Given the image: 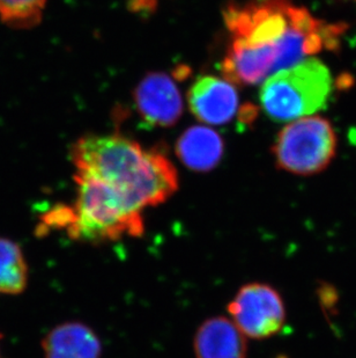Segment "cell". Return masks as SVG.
<instances>
[{"mask_svg": "<svg viewBox=\"0 0 356 358\" xmlns=\"http://www.w3.org/2000/svg\"><path fill=\"white\" fill-rule=\"evenodd\" d=\"M232 42L222 71L235 84L255 85L333 49L343 28L315 19L290 0H249L225 7Z\"/></svg>", "mask_w": 356, "mask_h": 358, "instance_id": "cell-1", "label": "cell"}, {"mask_svg": "<svg viewBox=\"0 0 356 358\" xmlns=\"http://www.w3.org/2000/svg\"><path fill=\"white\" fill-rule=\"evenodd\" d=\"M71 157L75 173L107 183L142 213L178 189L177 172L165 155L121 136H86L74 144Z\"/></svg>", "mask_w": 356, "mask_h": 358, "instance_id": "cell-2", "label": "cell"}, {"mask_svg": "<svg viewBox=\"0 0 356 358\" xmlns=\"http://www.w3.org/2000/svg\"><path fill=\"white\" fill-rule=\"evenodd\" d=\"M74 180L77 199L73 204L56 206L47 213L44 224L63 229L71 239L93 245L142 237V210L100 180L77 173Z\"/></svg>", "mask_w": 356, "mask_h": 358, "instance_id": "cell-3", "label": "cell"}, {"mask_svg": "<svg viewBox=\"0 0 356 358\" xmlns=\"http://www.w3.org/2000/svg\"><path fill=\"white\" fill-rule=\"evenodd\" d=\"M332 78L317 59L304 61L272 76L260 92L262 108L278 121L310 115L325 106Z\"/></svg>", "mask_w": 356, "mask_h": 358, "instance_id": "cell-4", "label": "cell"}, {"mask_svg": "<svg viewBox=\"0 0 356 358\" xmlns=\"http://www.w3.org/2000/svg\"><path fill=\"white\" fill-rule=\"evenodd\" d=\"M336 151V135L329 122L310 117L292 122L280 132L274 146L281 169L297 176H311L325 169Z\"/></svg>", "mask_w": 356, "mask_h": 358, "instance_id": "cell-5", "label": "cell"}, {"mask_svg": "<svg viewBox=\"0 0 356 358\" xmlns=\"http://www.w3.org/2000/svg\"><path fill=\"white\" fill-rule=\"evenodd\" d=\"M232 322L246 338L265 340L285 326V306L281 294L269 284H246L228 305Z\"/></svg>", "mask_w": 356, "mask_h": 358, "instance_id": "cell-6", "label": "cell"}, {"mask_svg": "<svg viewBox=\"0 0 356 358\" xmlns=\"http://www.w3.org/2000/svg\"><path fill=\"white\" fill-rule=\"evenodd\" d=\"M135 99L142 119L158 127L176 123L183 109L175 83L163 73L147 76L135 90Z\"/></svg>", "mask_w": 356, "mask_h": 358, "instance_id": "cell-7", "label": "cell"}, {"mask_svg": "<svg viewBox=\"0 0 356 358\" xmlns=\"http://www.w3.org/2000/svg\"><path fill=\"white\" fill-rule=\"evenodd\" d=\"M188 105L195 117L209 124H225L235 115L239 95L228 81L205 76L188 92Z\"/></svg>", "mask_w": 356, "mask_h": 358, "instance_id": "cell-8", "label": "cell"}, {"mask_svg": "<svg viewBox=\"0 0 356 358\" xmlns=\"http://www.w3.org/2000/svg\"><path fill=\"white\" fill-rule=\"evenodd\" d=\"M195 358H246V338L232 319L212 317L204 321L193 340Z\"/></svg>", "mask_w": 356, "mask_h": 358, "instance_id": "cell-9", "label": "cell"}, {"mask_svg": "<svg viewBox=\"0 0 356 358\" xmlns=\"http://www.w3.org/2000/svg\"><path fill=\"white\" fill-rule=\"evenodd\" d=\"M43 358H101L102 343L88 324L68 321L52 328L42 341Z\"/></svg>", "mask_w": 356, "mask_h": 358, "instance_id": "cell-10", "label": "cell"}, {"mask_svg": "<svg viewBox=\"0 0 356 358\" xmlns=\"http://www.w3.org/2000/svg\"><path fill=\"white\" fill-rule=\"evenodd\" d=\"M178 157L191 169L206 172L218 165L223 155L221 137L205 127H193L181 136L177 143Z\"/></svg>", "mask_w": 356, "mask_h": 358, "instance_id": "cell-11", "label": "cell"}, {"mask_svg": "<svg viewBox=\"0 0 356 358\" xmlns=\"http://www.w3.org/2000/svg\"><path fill=\"white\" fill-rule=\"evenodd\" d=\"M28 278L27 261L20 245L0 238V294H22L27 287Z\"/></svg>", "mask_w": 356, "mask_h": 358, "instance_id": "cell-12", "label": "cell"}, {"mask_svg": "<svg viewBox=\"0 0 356 358\" xmlns=\"http://www.w3.org/2000/svg\"><path fill=\"white\" fill-rule=\"evenodd\" d=\"M47 0H0V19L14 29H31L40 24Z\"/></svg>", "mask_w": 356, "mask_h": 358, "instance_id": "cell-13", "label": "cell"}, {"mask_svg": "<svg viewBox=\"0 0 356 358\" xmlns=\"http://www.w3.org/2000/svg\"><path fill=\"white\" fill-rule=\"evenodd\" d=\"M1 338H3V336H1V334H0V341H1ZM0 358H1V355H0Z\"/></svg>", "mask_w": 356, "mask_h": 358, "instance_id": "cell-14", "label": "cell"}]
</instances>
